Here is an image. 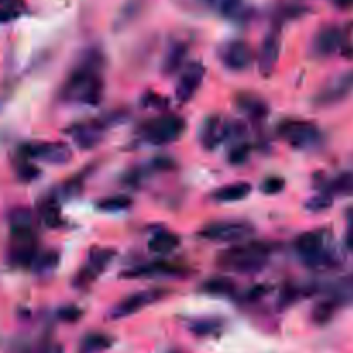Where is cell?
I'll return each instance as SVG.
<instances>
[{"mask_svg":"<svg viewBox=\"0 0 353 353\" xmlns=\"http://www.w3.org/2000/svg\"><path fill=\"white\" fill-rule=\"evenodd\" d=\"M185 274V269L181 265L171 264L168 261H152L147 264L134 265L121 272V278L124 279H143V278H157V276H181Z\"/></svg>","mask_w":353,"mask_h":353,"instance_id":"16","label":"cell"},{"mask_svg":"<svg viewBox=\"0 0 353 353\" xmlns=\"http://www.w3.org/2000/svg\"><path fill=\"white\" fill-rule=\"evenodd\" d=\"M21 154L24 159H37L47 164L64 165L72 159L71 148L61 141H34L26 143L21 148Z\"/></svg>","mask_w":353,"mask_h":353,"instance_id":"9","label":"cell"},{"mask_svg":"<svg viewBox=\"0 0 353 353\" xmlns=\"http://www.w3.org/2000/svg\"><path fill=\"white\" fill-rule=\"evenodd\" d=\"M57 265H59V252L47 250L43 252V254L37 255V259H34L31 268L34 269L37 274H48V272L54 271Z\"/></svg>","mask_w":353,"mask_h":353,"instance_id":"34","label":"cell"},{"mask_svg":"<svg viewBox=\"0 0 353 353\" xmlns=\"http://www.w3.org/2000/svg\"><path fill=\"white\" fill-rule=\"evenodd\" d=\"M37 248H34L33 238L28 240H16V247H12L9 255L10 264L16 268H26V265H33L34 259H37Z\"/></svg>","mask_w":353,"mask_h":353,"instance_id":"21","label":"cell"},{"mask_svg":"<svg viewBox=\"0 0 353 353\" xmlns=\"http://www.w3.org/2000/svg\"><path fill=\"white\" fill-rule=\"evenodd\" d=\"M252 192V186L248 183H233V185H226L223 188L214 190L210 199L214 202H221V203H228V202H240V200L247 199Z\"/></svg>","mask_w":353,"mask_h":353,"instance_id":"23","label":"cell"},{"mask_svg":"<svg viewBox=\"0 0 353 353\" xmlns=\"http://www.w3.org/2000/svg\"><path fill=\"white\" fill-rule=\"evenodd\" d=\"M186 123L181 116L176 114H164L155 119L147 121L141 126V138L154 147H164L178 141L185 134Z\"/></svg>","mask_w":353,"mask_h":353,"instance_id":"4","label":"cell"},{"mask_svg":"<svg viewBox=\"0 0 353 353\" xmlns=\"http://www.w3.org/2000/svg\"><path fill=\"white\" fill-rule=\"evenodd\" d=\"M131 203H133V200L128 195H112L95 202V207L103 212H119V210L130 209Z\"/></svg>","mask_w":353,"mask_h":353,"instance_id":"32","label":"cell"},{"mask_svg":"<svg viewBox=\"0 0 353 353\" xmlns=\"http://www.w3.org/2000/svg\"><path fill=\"white\" fill-rule=\"evenodd\" d=\"M272 250L274 247L265 241L241 243L224 250L217 257V264L224 271L238 272V274H257L269 264Z\"/></svg>","mask_w":353,"mask_h":353,"instance_id":"2","label":"cell"},{"mask_svg":"<svg viewBox=\"0 0 353 353\" xmlns=\"http://www.w3.org/2000/svg\"><path fill=\"white\" fill-rule=\"evenodd\" d=\"M295 250L299 252L303 264L316 271L331 269L338 264V259L326 247V236L321 231L300 234L295 240Z\"/></svg>","mask_w":353,"mask_h":353,"instance_id":"3","label":"cell"},{"mask_svg":"<svg viewBox=\"0 0 353 353\" xmlns=\"http://www.w3.org/2000/svg\"><path fill=\"white\" fill-rule=\"evenodd\" d=\"M341 302L336 299V296L331 295L330 299L323 300V302L317 303L312 310V319L316 321L317 324H327L334 317L336 310L340 309Z\"/></svg>","mask_w":353,"mask_h":353,"instance_id":"28","label":"cell"},{"mask_svg":"<svg viewBox=\"0 0 353 353\" xmlns=\"http://www.w3.org/2000/svg\"><path fill=\"white\" fill-rule=\"evenodd\" d=\"M300 296V290L296 288V286H285V288L281 290V293H279V307L281 309H286L288 305H292V303L296 302V299Z\"/></svg>","mask_w":353,"mask_h":353,"instance_id":"39","label":"cell"},{"mask_svg":"<svg viewBox=\"0 0 353 353\" xmlns=\"http://www.w3.org/2000/svg\"><path fill=\"white\" fill-rule=\"evenodd\" d=\"M114 340L105 333H88L79 341L78 353H103L112 347Z\"/></svg>","mask_w":353,"mask_h":353,"instance_id":"25","label":"cell"},{"mask_svg":"<svg viewBox=\"0 0 353 353\" xmlns=\"http://www.w3.org/2000/svg\"><path fill=\"white\" fill-rule=\"evenodd\" d=\"M347 219H348V233H353V209L347 210Z\"/></svg>","mask_w":353,"mask_h":353,"instance_id":"44","label":"cell"},{"mask_svg":"<svg viewBox=\"0 0 353 353\" xmlns=\"http://www.w3.org/2000/svg\"><path fill=\"white\" fill-rule=\"evenodd\" d=\"M353 93V71L341 72V74L331 78L319 92L314 95L312 103L316 107H333L347 100Z\"/></svg>","mask_w":353,"mask_h":353,"instance_id":"8","label":"cell"},{"mask_svg":"<svg viewBox=\"0 0 353 353\" xmlns=\"http://www.w3.org/2000/svg\"><path fill=\"white\" fill-rule=\"evenodd\" d=\"M40 216H41V223L45 224L47 228H59L62 226V214H61V205L55 199H48L43 200L40 203Z\"/></svg>","mask_w":353,"mask_h":353,"instance_id":"27","label":"cell"},{"mask_svg":"<svg viewBox=\"0 0 353 353\" xmlns=\"http://www.w3.org/2000/svg\"><path fill=\"white\" fill-rule=\"evenodd\" d=\"M248 157H250V145L238 143L230 150L228 161H230L233 165H241L248 161Z\"/></svg>","mask_w":353,"mask_h":353,"instance_id":"38","label":"cell"},{"mask_svg":"<svg viewBox=\"0 0 353 353\" xmlns=\"http://www.w3.org/2000/svg\"><path fill=\"white\" fill-rule=\"evenodd\" d=\"M279 137L299 150H307L319 143L321 131L310 121H285L279 126Z\"/></svg>","mask_w":353,"mask_h":353,"instance_id":"6","label":"cell"},{"mask_svg":"<svg viewBox=\"0 0 353 353\" xmlns=\"http://www.w3.org/2000/svg\"><path fill=\"white\" fill-rule=\"evenodd\" d=\"M114 255H116V252L110 250V248H93L88 255V262L79 269L76 278L72 279L74 288L83 290L86 288V286L92 285V283L105 271L107 265L112 262Z\"/></svg>","mask_w":353,"mask_h":353,"instance_id":"11","label":"cell"},{"mask_svg":"<svg viewBox=\"0 0 353 353\" xmlns=\"http://www.w3.org/2000/svg\"><path fill=\"white\" fill-rule=\"evenodd\" d=\"M203 2H205V3H210V6H212V3H216L217 0H203Z\"/></svg>","mask_w":353,"mask_h":353,"instance_id":"46","label":"cell"},{"mask_svg":"<svg viewBox=\"0 0 353 353\" xmlns=\"http://www.w3.org/2000/svg\"><path fill=\"white\" fill-rule=\"evenodd\" d=\"M268 292H269L268 286H254V288L247 293V299L248 300H259L261 296H264Z\"/></svg>","mask_w":353,"mask_h":353,"instance_id":"42","label":"cell"},{"mask_svg":"<svg viewBox=\"0 0 353 353\" xmlns=\"http://www.w3.org/2000/svg\"><path fill=\"white\" fill-rule=\"evenodd\" d=\"M188 327L196 336H212V334H217L221 331L223 321L216 319V317H202V319H193L188 324Z\"/></svg>","mask_w":353,"mask_h":353,"instance_id":"29","label":"cell"},{"mask_svg":"<svg viewBox=\"0 0 353 353\" xmlns=\"http://www.w3.org/2000/svg\"><path fill=\"white\" fill-rule=\"evenodd\" d=\"M145 105H152V107H164L168 105V100H162L157 93H147L143 99Z\"/></svg>","mask_w":353,"mask_h":353,"instance_id":"41","label":"cell"},{"mask_svg":"<svg viewBox=\"0 0 353 353\" xmlns=\"http://www.w3.org/2000/svg\"><path fill=\"white\" fill-rule=\"evenodd\" d=\"M331 2H333L334 7H338L341 10L353 9V0H331Z\"/></svg>","mask_w":353,"mask_h":353,"instance_id":"43","label":"cell"},{"mask_svg":"<svg viewBox=\"0 0 353 353\" xmlns=\"http://www.w3.org/2000/svg\"><path fill=\"white\" fill-rule=\"evenodd\" d=\"M216 6L221 16L228 17V19H240L247 12L245 0H217Z\"/></svg>","mask_w":353,"mask_h":353,"instance_id":"33","label":"cell"},{"mask_svg":"<svg viewBox=\"0 0 353 353\" xmlns=\"http://www.w3.org/2000/svg\"><path fill=\"white\" fill-rule=\"evenodd\" d=\"M179 243H181V238L178 234L171 233V231H159V233L152 234V238L148 240V250L152 254L165 255L176 250L179 247Z\"/></svg>","mask_w":353,"mask_h":353,"instance_id":"24","label":"cell"},{"mask_svg":"<svg viewBox=\"0 0 353 353\" xmlns=\"http://www.w3.org/2000/svg\"><path fill=\"white\" fill-rule=\"evenodd\" d=\"M255 228L247 221H214L200 230L203 240L216 243H238L252 236Z\"/></svg>","mask_w":353,"mask_h":353,"instance_id":"5","label":"cell"},{"mask_svg":"<svg viewBox=\"0 0 353 353\" xmlns=\"http://www.w3.org/2000/svg\"><path fill=\"white\" fill-rule=\"evenodd\" d=\"M103 52L99 47L86 48L62 85L61 99L83 105H99L103 95Z\"/></svg>","mask_w":353,"mask_h":353,"instance_id":"1","label":"cell"},{"mask_svg":"<svg viewBox=\"0 0 353 353\" xmlns=\"http://www.w3.org/2000/svg\"><path fill=\"white\" fill-rule=\"evenodd\" d=\"M105 128L107 123L103 121H88V123L74 124L72 128H69L68 133L71 134L76 147L81 150H92L103 140Z\"/></svg>","mask_w":353,"mask_h":353,"instance_id":"15","label":"cell"},{"mask_svg":"<svg viewBox=\"0 0 353 353\" xmlns=\"http://www.w3.org/2000/svg\"><path fill=\"white\" fill-rule=\"evenodd\" d=\"M205 78V68L202 62H190L179 74V81L176 85V100L179 103H188L202 86Z\"/></svg>","mask_w":353,"mask_h":353,"instance_id":"14","label":"cell"},{"mask_svg":"<svg viewBox=\"0 0 353 353\" xmlns=\"http://www.w3.org/2000/svg\"><path fill=\"white\" fill-rule=\"evenodd\" d=\"M236 105L252 121L265 119L269 112L268 103L262 99H259L257 95H252V93H241L236 99Z\"/></svg>","mask_w":353,"mask_h":353,"instance_id":"20","label":"cell"},{"mask_svg":"<svg viewBox=\"0 0 353 353\" xmlns=\"http://www.w3.org/2000/svg\"><path fill=\"white\" fill-rule=\"evenodd\" d=\"M345 40H347L345 28L336 26V24H327V26L321 28L314 37L312 54H316L317 57H330L343 47Z\"/></svg>","mask_w":353,"mask_h":353,"instance_id":"13","label":"cell"},{"mask_svg":"<svg viewBox=\"0 0 353 353\" xmlns=\"http://www.w3.org/2000/svg\"><path fill=\"white\" fill-rule=\"evenodd\" d=\"M147 3L148 0H124L121 9L117 10L116 17H114V31H123L126 30L131 23H134V21L141 16V12L145 10Z\"/></svg>","mask_w":353,"mask_h":353,"instance_id":"19","label":"cell"},{"mask_svg":"<svg viewBox=\"0 0 353 353\" xmlns=\"http://www.w3.org/2000/svg\"><path fill=\"white\" fill-rule=\"evenodd\" d=\"M186 55H188V45L178 41V43L171 45L165 54L164 62H162V72L168 76L176 74L178 71H183V64L186 61Z\"/></svg>","mask_w":353,"mask_h":353,"instance_id":"22","label":"cell"},{"mask_svg":"<svg viewBox=\"0 0 353 353\" xmlns=\"http://www.w3.org/2000/svg\"><path fill=\"white\" fill-rule=\"evenodd\" d=\"M16 176L19 181L23 183H33L37 181L38 176H40V169L34 164H31L30 159H23L16 164Z\"/></svg>","mask_w":353,"mask_h":353,"instance_id":"35","label":"cell"},{"mask_svg":"<svg viewBox=\"0 0 353 353\" xmlns=\"http://www.w3.org/2000/svg\"><path fill=\"white\" fill-rule=\"evenodd\" d=\"M164 296H168V292L162 288H150V290H143V292L133 293V295L119 300V302L109 310V319L119 321V319H124V317L133 316V314L143 310L145 307L161 302Z\"/></svg>","mask_w":353,"mask_h":353,"instance_id":"7","label":"cell"},{"mask_svg":"<svg viewBox=\"0 0 353 353\" xmlns=\"http://www.w3.org/2000/svg\"><path fill=\"white\" fill-rule=\"evenodd\" d=\"M333 200L334 196L331 195V193L323 192V190H321V193H317V195H314L312 199L307 200L305 209L309 210V212H323V210H327L331 205H333Z\"/></svg>","mask_w":353,"mask_h":353,"instance_id":"36","label":"cell"},{"mask_svg":"<svg viewBox=\"0 0 353 353\" xmlns=\"http://www.w3.org/2000/svg\"><path fill=\"white\" fill-rule=\"evenodd\" d=\"M10 234L14 240H28L33 238V212L26 207H14L7 214Z\"/></svg>","mask_w":353,"mask_h":353,"instance_id":"18","label":"cell"},{"mask_svg":"<svg viewBox=\"0 0 353 353\" xmlns=\"http://www.w3.org/2000/svg\"><path fill=\"white\" fill-rule=\"evenodd\" d=\"M347 247L350 248V250L353 252V233H348V236H347Z\"/></svg>","mask_w":353,"mask_h":353,"instance_id":"45","label":"cell"},{"mask_svg":"<svg viewBox=\"0 0 353 353\" xmlns=\"http://www.w3.org/2000/svg\"><path fill=\"white\" fill-rule=\"evenodd\" d=\"M219 61L230 71H247L254 62V52L243 40H230L219 47Z\"/></svg>","mask_w":353,"mask_h":353,"instance_id":"12","label":"cell"},{"mask_svg":"<svg viewBox=\"0 0 353 353\" xmlns=\"http://www.w3.org/2000/svg\"><path fill=\"white\" fill-rule=\"evenodd\" d=\"M286 181L281 178V176H269L264 181L261 183V192L264 195H278L285 190Z\"/></svg>","mask_w":353,"mask_h":353,"instance_id":"37","label":"cell"},{"mask_svg":"<svg viewBox=\"0 0 353 353\" xmlns=\"http://www.w3.org/2000/svg\"><path fill=\"white\" fill-rule=\"evenodd\" d=\"M233 126L234 123L224 119L223 116H217V114L205 117L199 131L200 143L205 150H216L219 145L233 138Z\"/></svg>","mask_w":353,"mask_h":353,"instance_id":"10","label":"cell"},{"mask_svg":"<svg viewBox=\"0 0 353 353\" xmlns=\"http://www.w3.org/2000/svg\"><path fill=\"white\" fill-rule=\"evenodd\" d=\"M279 54H281V38H279L278 31H271V33L265 34V38L262 40L257 55L259 72H261L264 78H269V76L274 72L276 64H278L279 61Z\"/></svg>","mask_w":353,"mask_h":353,"instance_id":"17","label":"cell"},{"mask_svg":"<svg viewBox=\"0 0 353 353\" xmlns=\"http://www.w3.org/2000/svg\"><path fill=\"white\" fill-rule=\"evenodd\" d=\"M323 192L331 193V195H353V172H343V174L336 176L331 179Z\"/></svg>","mask_w":353,"mask_h":353,"instance_id":"30","label":"cell"},{"mask_svg":"<svg viewBox=\"0 0 353 353\" xmlns=\"http://www.w3.org/2000/svg\"><path fill=\"white\" fill-rule=\"evenodd\" d=\"M202 292L216 296H228L236 292V283L228 276H214L202 283Z\"/></svg>","mask_w":353,"mask_h":353,"instance_id":"26","label":"cell"},{"mask_svg":"<svg viewBox=\"0 0 353 353\" xmlns=\"http://www.w3.org/2000/svg\"><path fill=\"white\" fill-rule=\"evenodd\" d=\"M26 12V2L24 0H0V21L10 23L16 21Z\"/></svg>","mask_w":353,"mask_h":353,"instance_id":"31","label":"cell"},{"mask_svg":"<svg viewBox=\"0 0 353 353\" xmlns=\"http://www.w3.org/2000/svg\"><path fill=\"white\" fill-rule=\"evenodd\" d=\"M57 317L61 321H64V323H76L81 317V309H78L76 305L61 307L57 312Z\"/></svg>","mask_w":353,"mask_h":353,"instance_id":"40","label":"cell"}]
</instances>
